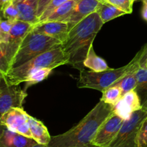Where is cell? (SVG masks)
Segmentation results:
<instances>
[{"mask_svg":"<svg viewBox=\"0 0 147 147\" xmlns=\"http://www.w3.org/2000/svg\"><path fill=\"white\" fill-rule=\"evenodd\" d=\"M113 113V106L103 100L75 126L65 133L51 136L49 147H74L90 144L102 123Z\"/></svg>","mask_w":147,"mask_h":147,"instance_id":"cell-1","label":"cell"},{"mask_svg":"<svg viewBox=\"0 0 147 147\" xmlns=\"http://www.w3.org/2000/svg\"><path fill=\"white\" fill-rule=\"evenodd\" d=\"M103 25L98 11H94L75 25L69 31L62 47L68 56V64L79 70L85 69L83 65L93 40Z\"/></svg>","mask_w":147,"mask_h":147,"instance_id":"cell-2","label":"cell"},{"mask_svg":"<svg viewBox=\"0 0 147 147\" xmlns=\"http://www.w3.org/2000/svg\"><path fill=\"white\" fill-rule=\"evenodd\" d=\"M68 56L61 45L31 59L19 67L11 68L6 74H1L9 85H20L25 81L30 73L35 70L42 68L53 70L59 66L68 64Z\"/></svg>","mask_w":147,"mask_h":147,"instance_id":"cell-3","label":"cell"},{"mask_svg":"<svg viewBox=\"0 0 147 147\" xmlns=\"http://www.w3.org/2000/svg\"><path fill=\"white\" fill-rule=\"evenodd\" d=\"M140 52L136 54L133 60L123 67L116 69L109 68L101 72H94L86 69L80 70V76L77 86L80 88H90L103 92L108 88L113 86L121 78L137 63H139Z\"/></svg>","mask_w":147,"mask_h":147,"instance_id":"cell-4","label":"cell"},{"mask_svg":"<svg viewBox=\"0 0 147 147\" xmlns=\"http://www.w3.org/2000/svg\"><path fill=\"white\" fill-rule=\"evenodd\" d=\"M62 45V42L50 36L31 30L23 40L11 63V68L19 67L31 59Z\"/></svg>","mask_w":147,"mask_h":147,"instance_id":"cell-5","label":"cell"},{"mask_svg":"<svg viewBox=\"0 0 147 147\" xmlns=\"http://www.w3.org/2000/svg\"><path fill=\"white\" fill-rule=\"evenodd\" d=\"M32 24L18 20L14 23L7 42H0V73L6 74L11 69V63L23 40L33 27Z\"/></svg>","mask_w":147,"mask_h":147,"instance_id":"cell-6","label":"cell"},{"mask_svg":"<svg viewBox=\"0 0 147 147\" xmlns=\"http://www.w3.org/2000/svg\"><path fill=\"white\" fill-rule=\"evenodd\" d=\"M147 117V111L144 109L133 112L125 119L119 134L109 147H136V138L142 122Z\"/></svg>","mask_w":147,"mask_h":147,"instance_id":"cell-7","label":"cell"},{"mask_svg":"<svg viewBox=\"0 0 147 147\" xmlns=\"http://www.w3.org/2000/svg\"><path fill=\"white\" fill-rule=\"evenodd\" d=\"M27 96L26 90L20 85H9L0 73V116L12 108H22Z\"/></svg>","mask_w":147,"mask_h":147,"instance_id":"cell-8","label":"cell"},{"mask_svg":"<svg viewBox=\"0 0 147 147\" xmlns=\"http://www.w3.org/2000/svg\"><path fill=\"white\" fill-rule=\"evenodd\" d=\"M29 118L30 115L24 111L23 108H12L0 116V121L1 125L9 130L32 139Z\"/></svg>","mask_w":147,"mask_h":147,"instance_id":"cell-9","label":"cell"},{"mask_svg":"<svg viewBox=\"0 0 147 147\" xmlns=\"http://www.w3.org/2000/svg\"><path fill=\"white\" fill-rule=\"evenodd\" d=\"M124 119L114 111L102 123L98 130L92 144L99 147H109L119 134Z\"/></svg>","mask_w":147,"mask_h":147,"instance_id":"cell-10","label":"cell"},{"mask_svg":"<svg viewBox=\"0 0 147 147\" xmlns=\"http://www.w3.org/2000/svg\"><path fill=\"white\" fill-rule=\"evenodd\" d=\"M101 2L100 0H78L70 17L65 22L68 24L69 30H71L89 14L97 11Z\"/></svg>","mask_w":147,"mask_h":147,"instance_id":"cell-11","label":"cell"},{"mask_svg":"<svg viewBox=\"0 0 147 147\" xmlns=\"http://www.w3.org/2000/svg\"><path fill=\"white\" fill-rule=\"evenodd\" d=\"M142 108L140 98L134 90L123 95L116 104L113 106V111L123 118L128 119L131 113Z\"/></svg>","mask_w":147,"mask_h":147,"instance_id":"cell-12","label":"cell"},{"mask_svg":"<svg viewBox=\"0 0 147 147\" xmlns=\"http://www.w3.org/2000/svg\"><path fill=\"white\" fill-rule=\"evenodd\" d=\"M32 30L57 39L62 43L67 39L69 30L68 24L65 22H42L33 26Z\"/></svg>","mask_w":147,"mask_h":147,"instance_id":"cell-13","label":"cell"},{"mask_svg":"<svg viewBox=\"0 0 147 147\" xmlns=\"http://www.w3.org/2000/svg\"><path fill=\"white\" fill-rule=\"evenodd\" d=\"M37 144L32 138L12 131L1 125L0 147H30Z\"/></svg>","mask_w":147,"mask_h":147,"instance_id":"cell-14","label":"cell"},{"mask_svg":"<svg viewBox=\"0 0 147 147\" xmlns=\"http://www.w3.org/2000/svg\"><path fill=\"white\" fill-rule=\"evenodd\" d=\"M12 2L19 11V20L32 25L39 22L37 17L39 0H12Z\"/></svg>","mask_w":147,"mask_h":147,"instance_id":"cell-15","label":"cell"},{"mask_svg":"<svg viewBox=\"0 0 147 147\" xmlns=\"http://www.w3.org/2000/svg\"><path fill=\"white\" fill-rule=\"evenodd\" d=\"M29 123L32 139L39 144L48 145L51 136L44 123L31 116L29 118Z\"/></svg>","mask_w":147,"mask_h":147,"instance_id":"cell-16","label":"cell"},{"mask_svg":"<svg viewBox=\"0 0 147 147\" xmlns=\"http://www.w3.org/2000/svg\"><path fill=\"white\" fill-rule=\"evenodd\" d=\"M139 67V63H137L134 66L133 68L131 69L126 74H125L112 86H117L120 88L122 90L123 96L128 92L135 90L137 86L136 71Z\"/></svg>","mask_w":147,"mask_h":147,"instance_id":"cell-17","label":"cell"},{"mask_svg":"<svg viewBox=\"0 0 147 147\" xmlns=\"http://www.w3.org/2000/svg\"><path fill=\"white\" fill-rule=\"evenodd\" d=\"M77 1L78 0H70L61 4L55 9L43 22H65L70 17Z\"/></svg>","mask_w":147,"mask_h":147,"instance_id":"cell-18","label":"cell"},{"mask_svg":"<svg viewBox=\"0 0 147 147\" xmlns=\"http://www.w3.org/2000/svg\"><path fill=\"white\" fill-rule=\"evenodd\" d=\"M97 11L103 24L113 20V19L127 14L121 9L118 8L113 4H109L106 1H102L101 4L98 8Z\"/></svg>","mask_w":147,"mask_h":147,"instance_id":"cell-19","label":"cell"},{"mask_svg":"<svg viewBox=\"0 0 147 147\" xmlns=\"http://www.w3.org/2000/svg\"><path fill=\"white\" fill-rule=\"evenodd\" d=\"M83 65L86 67L94 72L104 71L110 68L106 62L96 54L93 45H91L89 49L87 56L83 62Z\"/></svg>","mask_w":147,"mask_h":147,"instance_id":"cell-20","label":"cell"},{"mask_svg":"<svg viewBox=\"0 0 147 147\" xmlns=\"http://www.w3.org/2000/svg\"><path fill=\"white\" fill-rule=\"evenodd\" d=\"M137 86L135 91L140 98L142 106L147 100V68L139 67L136 71Z\"/></svg>","mask_w":147,"mask_h":147,"instance_id":"cell-21","label":"cell"},{"mask_svg":"<svg viewBox=\"0 0 147 147\" xmlns=\"http://www.w3.org/2000/svg\"><path fill=\"white\" fill-rule=\"evenodd\" d=\"M52 70H53V69L50 68H42L30 73L24 81L25 82V86H24V90H27V89L30 86L40 83V82L43 81L46 78H47L49 75L51 73Z\"/></svg>","mask_w":147,"mask_h":147,"instance_id":"cell-22","label":"cell"},{"mask_svg":"<svg viewBox=\"0 0 147 147\" xmlns=\"http://www.w3.org/2000/svg\"><path fill=\"white\" fill-rule=\"evenodd\" d=\"M102 93L103 95L100 100H103L105 103L111 104L113 106L116 104L123 96L121 89L117 86H111Z\"/></svg>","mask_w":147,"mask_h":147,"instance_id":"cell-23","label":"cell"},{"mask_svg":"<svg viewBox=\"0 0 147 147\" xmlns=\"http://www.w3.org/2000/svg\"><path fill=\"white\" fill-rule=\"evenodd\" d=\"M19 11L12 1L1 9V18L9 20L12 23H15L19 20Z\"/></svg>","mask_w":147,"mask_h":147,"instance_id":"cell-24","label":"cell"},{"mask_svg":"<svg viewBox=\"0 0 147 147\" xmlns=\"http://www.w3.org/2000/svg\"><path fill=\"white\" fill-rule=\"evenodd\" d=\"M0 22V42H7L14 23L3 18Z\"/></svg>","mask_w":147,"mask_h":147,"instance_id":"cell-25","label":"cell"},{"mask_svg":"<svg viewBox=\"0 0 147 147\" xmlns=\"http://www.w3.org/2000/svg\"><path fill=\"white\" fill-rule=\"evenodd\" d=\"M104 1L116 6L127 14H131L133 11V4L134 0H104Z\"/></svg>","mask_w":147,"mask_h":147,"instance_id":"cell-26","label":"cell"},{"mask_svg":"<svg viewBox=\"0 0 147 147\" xmlns=\"http://www.w3.org/2000/svg\"><path fill=\"white\" fill-rule=\"evenodd\" d=\"M136 147H147V117L142 122L138 132Z\"/></svg>","mask_w":147,"mask_h":147,"instance_id":"cell-27","label":"cell"},{"mask_svg":"<svg viewBox=\"0 0 147 147\" xmlns=\"http://www.w3.org/2000/svg\"><path fill=\"white\" fill-rule=\"evenodd\" d=\"M70 1V0H52L50 3H49L48 5L47 6V7L45 9L44 12L42 13V14L41 15V17L39 18V22H42L45 21L46 20L47 17L50 14V13L56 9L57 7H58L59 6H60L61 4H64V3L67 2V1ZM38 22V23H39Z\"/></svg>","mask_w":147,"mask_h":147,"instance_id":"cell-28","label":"cell"},{"mask_svg":"<svg viewBox=\"0 0 147 147\" xmlns=\"http://www.w3.org/2000/svg\"><path fill=\"white\" fill-rule=\"evenodd\" d=\"M140 57H139V65L142 66L144 63L147 57V44L144 46L143 48L140 50Z\"/></svg>","mask_w":147,"mask_h":147,"instance_id":"cell-29","label":"cell"},{"mask_svg":"<svg viewBox=\"0 0 147 147\" xmlns=\"http://www.w3.org/2000/svg\"><path fill=\"white\" fill-rule=\"evenodd\" d=\"M142 18L147 22V0H142Z\"/></svg>","mask_w":147,"mask_h":147,"instance_id":"cell-30","label":"cell"},{"mask_svg":"<svg viewBox=\"0 0 147 147\" xmlns=\"http://www.w3.org/2000/svg\"><path fill=\"white\" fill-rule=\"evenodd\" d=\"M12 0H0V7H1V9H2L6 5L10 3Z\"/></svg>","mask_w":147,"mask_h":147,"instance_id":"cell-31","label":"cell"},{"mask_svg":"<svg viewBox=\"0 0 147 147\" xmlns=\"http://www.w3.org/2000/svg\"><path fill=\"white\" fill-rule=\"evenodd\" d=\"M74 147H99V146H95V145H93V144H90L83 145V146H74Z\"/></svg>","mask_w":147,"mask_h":147,"instance_id":"cell-32","label":"cell"},{"mask_svg":"<svg viewBox=\"0 0 147 147\" xmlns=\"http://www.w3.org/2000/svg\"><path fill=\"white\" fill-rule=\"evenodd\" d=\"M30 147H49V146H47V145H42V144H37L33 145V146Z\"/></svg>","mask_w":147,"mask_h":147,"instance_id":"cell-33","label":"cell"},{"mask_svg":"<svg viewBox=\"0 0 147 147\" xmlns=\"http://www.w3.org/2000/svg\"><path fill=\"white\" fill-rule=\"evenodd\" d=\"M140 67H146V68H147V57H146V60H145L144 63H143V65H142V66H140Z\"/></svg>","mask_w":147,"mask_h":147,"instance_id":"cell-34","label":"cell"},{"mask_svg":"<svg viewBox=\"0 0 147 147\" xmlns=\"http://www.w3.org/2000/svg\"><path fill=\"white\" fill-rule=\"evenodd\" d=\"M142 109H144V110L147 111V100L146 102H145L144 103L143 105H142Z\"/></svg>","mask_w":147,"mask_h":147,"instance_id":"cell-35","label":"cell"},{"mask_svg":"<svg viewBox=\"0 0 147 147\" xmlns=\"http://www.w3.org/2000/svg\"><path fill=\"white\" fill-rule=\"evenodd\" d=\"M138 1V0H134V1Z\"/></svg>","mask_w":147,"mask_h":147,"instance_id":"cell-36","label":"cell"}]
</instances>
